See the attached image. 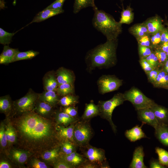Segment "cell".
Segmentation results:
<instances>
[{
  "label": "cell",
  "instance_id": "6da1fadb",
  "mask_svg": "<svg viewBox=\"0 0 168 168\" xmlns=\"http://www.w3.org/2000/svg\"><path fill=\"white\" fill-rule=\"evenodd\" d=\"M28 112L25 113L17 123L21 136L26 140L35 143L51 138L53 129L51 123L38 114Z\"/></svg>",
  "mask_w": 168,
  "mask_h": 168
},
{
  "label": "cell",
  "instance_id": "7a4b0ae2",
  "mask_svg": "<svg viewBox=\"0 0 168 168\" xmlns=\"http://www.w3.org/2000/svg\"><path fill=\"white\" fill-rule=\"evenodd\" d=\"M118 39L107 40L89 51L86 60L89 64L90 69L96 68H108L115 64Z\"/></svg>",
  "mask_w": 168,
  "mask_h": 168
},
{
  "label": "cell",
  "instance_id": "3957f363",
  "mask_svg": "<svg viewBox=\"0 0 168 168\" xmlns=\"http://www.w3.org/2000/svg\"><path fill=\"white\" fill-rule=\"evenodd\" d=\"M93 9L94 12L92 19L93 27L106 37L107 40L117 39L122 31V24L110 14L99 10L96 6Z\"/></svg>",
  "mask_w": 168,
  "mask_h": 168
},
{
  "label": "cell",
  "instance_id": "277c9868",
  "mask_svg": "<svg viewBox=\"0 0 168 168\" xmlns=\"http://www.w3.org/2000/svg\"><path fill=\"white\" fill-rule=\"evenodd\" d=\"M125 101L124 94L121 93L115 94L113 97L106 101H99L98 105L100 114L101 117L107 120L109 123L114 133L117 132L116 126L112 119L113 112L115 108L122 104Z\"/></svg>",
  "mask_w": 168,
  "mask_h": 168
},
{
  "label": "cell",
  "instance_id": "5b68a950",
  "mask_svg": "<svg viewBox=\"0 0 168 168\" xmlns=\"http://www.w3.org/2000/svg\"><path fill=\"white\" fill-rule=\"evenodd\" d=\"M87 120L76 122L73 138L75 143L81 147L87 146L93 134L92 129Z\"/></svg>",
  "mask_w": 168,
  "mask_h": 168
},
{
  "label": "cell",
  "instance_id": "8992f818",
  "mask_svg": "<svg viewBox=\"0 0 168 168\" xmlns=\"http://www.w3.org/2000/svg\"><path fill=\"white\" fill-rule=\"evenodd\" d=\"M126 100L131 102L135 109L150 108L155 103L146 96L138 88L133 87L123 94Z\"/></svg>",
  "mask_w": 168,
  "mask_h": 168
},
{
  "label": "cell",
  "instance_id": "52a82bcc",
  "mask_svg": "<svg viewBox=\"0 0 168 168\" xmlns=\"http://www.w3.org/2000/svg\"><path fill=\"white\" fill-rule=\"evenodd\" d=\"M99 92L102 94L117 90L122 85L123 80L114 75H103L98 79Z\"/></svg>",
  "mask_w": 168,
  "mask_h": 168
},
{
  "label": "cell",
  "instance_id": "ba28073f",
  "mask_svg": "<svg viewBox=\"0 0 168 168\" xmlns=\"http://www.w3.org/2000/svg\"><path fill=\"white\" fill-rule=\"evenodd\" d=\"M38 95L31 90L29 91L25 96L15 102L16 109L21 113L31 111L35 108Z\"/></svg>",
  "mask_w": 168,
  "mask_h": 168
},
{
  "label": "cell",
  "instance_id": "9c48e42d",
  "mask_svg": "<svg viewBox=\"0 0 168 168\" xmlns=\"http://www.w3.org/2000/svg\"><path fill=\"white\" fill-rule=\"evenodd\" d=\"M87 147L84 155L90 162L101 164L106 160L104 150L91 146L88 145Z\"/></svg>",
  "mask_w": 168,
  "mask_h": 168
},
{
  "label": "cell",
  "instance_id": "30bf717a",
  "mask_svg": "<svg viewBox=\"0 0 168 168\" xmlns=\"http://www.w3.org/2000/svg\"><path fill=\"white\" fill-rule=\"evenodd\" d=\"M137 111L139 120L142 123L152 126L155 129L159 124L150 108L142 109Z\"/></svg>",
  "mask_w": 168,
  "mask_h": 168
},
{
  "label": "cell",
  "instance_id": "8fae6325",
  "mask_svg": "<svg viewBox=\"0 0 168 168\" xmlns=\"http://www.w3.org/2000/svg\"><path fill=\"white\" fill-rule=\"evenodd\" d=\"M55 74L58 86L65 83L73 84L75 77L74 74L71 70L61 67L57 70Z\"/></svg>",
  "mask_w": 168,
  "mask_h": 168
},
{
  "label": "cell",
  "instance_id": "7c38bea8",
  "mask_svg": "<svg viewBox=\"0 0 168 168\" xmlns=\"http://www.w3.org/2000/svg\"><path fill=\"white\" fill-rule=\"evenodd\" d=\"M144 153L143 147L142 146L136 148L133 155V157L129 166L131 168H146L144 164L143 159Z\"/></svg>",
  "mask_w": 168,
  "mask_h": 168
},
{
  "label": "cell",
  "instance_id": "4fadbf2b",
  "mask_svg": "<svg viewBox=\"0 0 168 168\" xmlns=\"http://www.w3.org/2000/svg\"><path fill=\"white\" fill-rule=\"evenodd\" d=\"M150 109L153 112L159 124L168 125V109L156 103Z\"/></svg>",
  "mask_w": 168,
  "mask_h": 168
},
{
  "label": "cell",
  "instance_id": "5bb4252c",
  "mask_svg": "<svg viewBox=\"0 0 168 168\" xmlns=\"http://www.w3.org/2000/svg\"><path fill=\"white\" fill-rule=\"evenodd\" d=\"M144 22L147 27L149 35L154 34L164 28L162 20L157 16L151 17Z\"/></svg>",
  "mask_w": 168,
  "mask_h": 168
},
{
  "label": "cell",
  "instance_id": "9a60e30c",
  "mask_svg": "<svg viewBox=\"0 0 168 168\" xmlns=\"http://www.w3.org/2000/svg\"><path fill=\"white\" fill-rule=\"evenodd\" d=\"M54 72H47L43 77L44 88L45 91H56L58 86L56 75Z\"/></svg>",
  "mask_w": 168,
  "mask_h": 168
},
{
  "label": "cell",
  "instance_id": "2e32d148",
  "mask_svg": "<svg viewBox=\"0 0 168 168\" xmlns=\"http://www.w3.org/2000/svg\"><path fill=\"white\" fill-rule=\"evenodd\" d=\"M74 125V123L68 127L59 125L56 128L58 136L65 141H70L75 143L73 138Z\"/></svg>",
  "mask_w": 168,
  "mask_h": 168
},
{
  "label": "cell",
  "instance_id": "e0dca14e",
  "mask_svg": "<svg viewBox=\"0 0 168 168\" xmlns=\"http://www.w3.org/2000/svg\"><path fill=\"white\" fill-rule=\"evenodd\" d=\"M144 124L142 123V125L140 126L136 125L131 129L126 130L125 133V136L132 142H134L142 138H147L142 129V126Z\"/></svg>",
  "mask_w": 168,
  "mask_h": 168
},
{
  "label": "cell",
  "instance_id": "ac0fdd59",
  "mask_svg": "<svg viewBox=\"0 0 168 168\" xmlns=\"http://www.w3.org/2000/svg\"><path fill=\"white\" fill-rule=\"evenodd\" d=\"M64 12L63 10H60L45 8L39 12L34 17L31 22L27 26L33 22H39L42 21L50 17L62 13Z\"/></svg>",
  "mask_w": 168,
  "mask_h": 168
},
{
  "label": "cell",
  "instance_id": "d6986e66",
  "mask_svg": "<svg viewBox=\"0 0 168 168\" xmlns=\"http://www.w3.org/2000/svg\"><path fill=\"white\" fill-rule=\"evenodd\" d=\"M61 159L68 162L74 168L79 167L86 161V159L76 151L69 155L63 154Z\"/></svg>",
  "mask_w": 168,
  "mask_h": 168
},
{
  "label": "cell",
  "instance_id": "ffe728a7",
  "mask_svg": "<svg viewBox=\"0 0 168 168\" xmlns=\"http://www.w3.org/2000/svg\"><path fill=\"white\" fill-rule=\"evenodd\" d=\"M19 51L18 49H13L5 45L0 55V64H7L12 62L16 54Z\"/></svg>",
  "mask_w": 168,
  "mask_h": 168
},
{
  "label": "cell",
  "instance_id": "44dd1931",
  "mask_svg": "<svg viewBox=\"0 0 168 168\" xmlns=\"http://www.w3.org/2000/svg\"><path fill=\"white\" fill-rule=\"evenodd\" d=\"M155 134L161 143L168 147V125L159 124L155 129Z\"/></svg>",
  "mask_w": 168,
  "mask_h": 168
},
{
  "label": "cell",
  "instance_id": "7402d4cb",
  "mask_svg": "<svg viewBox=\"0 0 168 168\" xmlns=\"http://www.w3.org/2000/svg\"><path fill=\"white\" fill-rule=\"evenodd\" d=\"M100 114V110L98 105L91 101L85 105V110L82 118L83 120H87Z\"/></svg>",
  "mask_w": 168,
  "mask_h": 168
},
{
  "label": "cell",
  "instance_id": "603a6c76",
  "mask_svg": "<svg viewBox=\"0 0 168 168\" xmlns=\"http://www.w3.org/2000/svg\"><path fill=\"white\" fill-rule=\"evenodd\" d=\"M38 99L53 106L58 102V94L53 91H45L39 94Z\"/></svg>",
  "mask_w": 168,
  "mask_h": 168
},
{
  "label": "cell",
  "instance_id": "cb8c5ba5",
  "mask_svg": "<svg viewBox=\"0 0 168 168\" xmlns=\"http://www.w3.org/2000/svg\"><path fill=\"white\" fill-rule=\"evenodd\" d=\"M57 123L60 125L67 126L77 121L76 118L72 117L63 111L57 113L56 116Z\"/></svg>",
  "mask_w": 168,
  "mask_h": 168
},
{
  "label": "cell",
  "instance_id": "d4e9b609",
  "mask_svg": "<svg viewBox=\"0 0 168 168\" xmlns=\"http://www.w3.org/2000/svg\"><path fill=\"white\" fill-rule=\"evenodd\" d=\"M129 31L136 38L149 34L147 27L144 22L133 25L129 28Z\"/></svg>",
  "mask_w": 168,
  "mask_h": 168
},
{
  "label": "cell",
  "instance_id": "484cf974",
  "mask_svg": "<svg viewBox=\"0 0 168 168\" xmlns=\"http://www.w3.org/2000/svg\"><path fill=\"white\" fill-rule=\"evenodd\" d=\"M152 84L155 87L166 89L168 86V74L162 68L159 69L156 79Z\"/></svg>",
  "mask_w": 168,
  "mask_h": 168
},
{
  "label": "cell",
  "instance_id": "4316f807",
  "mask_svg": "<svg viewBox=\"0 0 168 168\" xmlns=\"http://www.w3.org/2000/svg\"><path fill=\"white\" fill-rule=\"evenodd\" d=\"M134 17V13L132 9L130 6H128L126 9H123L119 22L121 24H130L133 22Z\"/></svg>",
  "mask_w": 168,
  "mask_h": 168
},
{
  "label": "cell",
  "instance_id": "83f0119b",
  "mask_svg": "<svg viewBox=\"0 0 168 168\" xmlns=\"http://www.w3.org/2000/svg\"><path fill=\"white\" fill-rule=\"evenodd\" d=\"M95 6L94 0H75L73 12L77 14L83 8L89 7H93Z\"/></svg>",
  "mask_w": 168,
  "mask_h": 168
},
{
  "label": "cell",
  "instance_id": "f1b7e54d",
  "mask_svg": "<svg viewBox=\"0 0 168 168\" xmlns=\"http://www.w3.org/2000/svg\"><path fill=\"white\" fill-rule=\"evenodd\" d=\"M39 54V52L33 50L22 52L19 51L14 57L12 62L21 60L31 59L36 56Z\"/></svg>",
  "mask_w": 168,
  "mask_h": 168
},
{
  "label": "cell",
  "instance_id": "f546056e",
  "mask_svg": "<svg viewBox=\"0 0 168 168\" xmlns=\"http://www.w3.org/2000/svg\"><path fill=\"white\" fill-rule=\"evenodd\" d=\"M11 155L12 159L20 164L24 163L28 157V153L26 152L19 149L12 150Z\"/></svg>",
  "mask_w": 168,
  "mask_h": 168
},
{
  "label": "cell",
  "instance_id": "4dcf8cb0",
  "mask_svg": "<svg viewBox=\"0 0 168 168\" xmlns=\"http://www.w3.org/2000/svg\"><path fill=\"white\" fill-rule=\"evenodd\" d=\"M52 106L45 102L40 101L36 104L35 109L37 112L42 116L49 114L52 110Z\"/></svg>",
  "mask_w": 168,
  "mask_h": 168
},
{
  "label": "cell",
  "instance_id": "1f68e13d",
  "mask_svg": "<svg viewBox=\"0 0 168 168\" xmlns=\"http://www.w3.org/2000/svg\"><path fill=\"white\" fill-rule=\"evenodd\" d=\"M56 92L58 95L62 96L73 94L74 92L73 84L68 83L61 84L58 86Z\"/></svg>",
  "mask_w": 168,
  "mask_h": 168
},
{
  "label": "cell",
  "instance_id": "d6a6232c",
  "mask_svg": "<svg viewBox=\"0 0 168 168\" xmlns=\"http://www.w3.org/2000/svg\"><path fill=\"white\" fill-rule=\"evenodd\" d=\"M78 102V97L70 94L63 96L59 100L58 103L62 106L67 107L72 106L76 104Z\"/></svg>",
  "mask_w": 168,
  "mask_h": 168
},
{
  "label": "cell",
  "instance_id": "836d02e7",
  "mask_svg": "<svg viewBox=\"0 0 168 168\" xmlns=\"http://www.w3.org/2000/svg\"><path fill=\"white\" fill-rule=\"evenodd\" d=\"M155 151L161 164L166 167H168V152L162 148L157 147L155 148Z\"/></svg>",
  "mask_w": 168,
  "mask_h": 168
},
{
  "label": "cell",
  "instance_id": "e575fe53",
  "mask_svg": "<svg viewBox=\"0 0 168 168\" xmlns=\"http://www.w3.org/2000/svg\"><path fill=\"white\" fill-rule=\"evenodd\" d=\"M12 103L9 95L1 97L0 98V110L1 112L6 113L11 109Z\"/></svg>",
  "mask_w": 168,
  "mask_h": 168
},
{
  "label": "cell",
  "instance_id": "d590c367",
  "mask_svg": "<svg viewBox=\"0 0 168 168\" xmlns=\"http://www.w3.org/2000/svg\"><path fill=\"white\" fill-rule=\"evenodd\" d=\"M10 33L7 32L2 28H0V43L6 45L10 44L12 41V36L16 33Z\"/></svg>",
  "mask_w": 168,
  "mask_h": 168
},
{
  "label": "cell",
  "instance_id": "8d00e7d4",
  "mask_svg": "<svg viewBox=\"0 0 168 168\" xmlns=\"http://www.w3.org/2000/svg\"><path fill=\"white\" fill-rule=\"evenodd\" d=\"M75 143L68 140L65 141L62 143L61 150L63 155H69L76 151Z\"/></svg>",
  "mask_w": 168,
  "mask_h": 168
},
{
  "label": "cell",
  "instance_id": "74e56055",
  "mask_svg": "<svg viewBox=\"0 0 168 168\" xmlns=\"http://www.w3.org/2000/svg\"><path fill=\"white\" fill-rule=\"evenodd\" d=\"M59 149L54 148L46 151L42 155V158L46 161H54L57 159L59 155Z\"/></svg>",
  "mask_w": 168,
  "mask_h": 168
},
{
  "label": "cell",
  "instance_id": "f35d334b",
  "mask_svg": "<svg viewBox=\"0 0 168 168\" xmlns=\"http://www.w3.org/2000/svg\"><path fill=\"white\" fill-rule=\"evenodd\" d=\"M154 52L157 58L160 66L163 67L168 58L166 53L157 48H155Z\"/></svg>",
  "mask_w": 168,
  "mask_h": 168
},
{
  "label": "cell",
  "instance_id": "ab89813d",
  "mask_svg": "<svg viewBox=\"0 0 168 168\" xmlns=\"http://www.w3.org/2000/svg\"><path fill=\"white\" fill-rule=\"evenodd\" d=\"M138 45L150 47L152 48L150 35H147L136 38Z\"/></svg>",
  "mask_w": 168,
  "mask_h": 168
},
{
  "label": "cell",
  "instance_id": "60d3db41",
  "mask_svg": "<svg viewBox=\"0 0 168 168\" xmlns=\"http://www.w3.org/2000/svg\"><path fill=\"white\" fill-rule=\"evenodd\" d=\"M162 30L154 34L150 35L152 48H155L161 44V35Z\"/></svg>",
  "mask_w": 168,
  "mask_h": 168
},
{
  "label": "cell",
  "instance_id": "b9f144b4",
  "mask_svg": "<svg viewBox=\"0 0 168 168\" xmlns=\"http://www.w3.org/2000/svg\"><path fill=\"white\" fill-rule=\"evenodd\" d=\"M152 48L138 45L139 54L140 58H145L149 55L153 51Z\"/></svg>",
  "mask_w": 168,
  "mask_h": 168
},
{
  "label": "cell",
  "instance_id": "7bdbcfd3",
  "mask_svg": "<svg viewBox=\"0 0 168 168\" xmlns=\"http://www.w3.org/2000/svg\"><path fill=\"white\" fill-rule=\"evenodd\" d=\"M0 143L2 147H5L7 145V141L6 133V127L2 124L0 128Z\"/></svg>",
  "mask_w": 168,
  "mask_h": 168
},
{
  "label": "cell",
  "instance_id": "ee69618b",
  "mask_svg": "<svg viewBox=\"0 0 168 168\" xmlns=\"http://www.w3.org/2000/svg\"><path fill=\"white\" fill-rule=\"evenodd\" d=\"M153 67L155 68H158L160 66L158 62L157 57L155 55L154 51L149 55L145 58Z\"/></svg>",
  "mask_w": 168,
  "mask_h": 168
},
{
  "label": "cell",
  "instance_id": "f6af8a7d",
  "mask_svg": "<svg viewBox=\"0 0 168 168\" xmlns=\"http://www.w3.org/2000/svg\"><path fill=\"white\" fill-rule=\"evenodd\" d=\"M139 63L141 66L146 73L153 69L156 68L153 67L144 58H140Z\"/></svg>",
  "mask_w": 168,
  "mask_h": 168
},
{
  "label": "cell",
  "instance_id": "bcb514c9",
  "mask_svg": "<svg viewBox=\"0 0 168 168\" xmlns=\"http://www.w3.org/2000/svg\"><path fill=\"white\" fill-rule=\"evenodd\" d=\"M66 0H56L45 8L63 10V7Z\"/></svg>",
  "mask_w": 168,
  "mask_h": 168
},
{
  "label": "cell",
  "instance_id": "7dc6e473",
  "mask_svg": "<svg viewBox=\"0 0 168 168\" xmlns=\"http://www.w3.org/2000/svg\"><path fill=\"white\" fill-rule=\"evenodd\" d=\"M159 69L156 68L146 73L149 82L153 84L155 81L157 77Z\"/></svg>",
  "mask_w": 168,
  "mask_h": 168
},
{
  "label": "cell",
  "instance_id": "c3c4849f",
  "mask_svg": "<svg viewBox=\"0 0 168 168\" xmlns=\"http://www.w3.org/2000/svg\"><path fill=\"white\" fill-rule=\"evenodd\" d=\"M62 111L74 118H76L78 114L77 109L73 106L65 107L63 109Z\"/></svg>",
  "mask_w": 168,
  "mask_h": 168
},
{
  "label": "cell",
  "instance_id": "681fc988",
  "mask_svg": "<svg viewBox=\"0 0 168 168\" xmlns=\"http://www.w3.org/2000/svg\"><path fill=\"white\" fill-rule=\"evenodd\" d=\"M54 167L55 168H74L68 162L61 159L56 161L54 164Z\"/></svg>",
  "mask_w": 168,
  "mask_h": 168
},
{
  "label": "cell",
  "instance_id": "f907efd6",
  "mask_svg": "<svg viewBox=\"0 0 168 168\" xmlns=\"http://www.w3.org/2000/svg\"><path fill=\"white\" fill-rule=\"evenodd\" d=\"M31 165L34 168H47L48 166L44 162L36 159H33L31 162Z\"/></svg>",
  "mask_w": 168,
  "mask_h": 168
},
{
  "label": "cell",
  "instance_id": "816d5d0a",
  "mask_svg": "<svg viewBox=\"0 0 168 168\" xmlns=\"http://www.w3.org/2000/svg\"><path fill=\"white\" fill-rule=\"evenodd\" d=\"M10 130V141L9 143H13L15 142L16 139V133L14 128L11 125L8 124Z\"/></svg>",
  "mask_w": 168,
  "mask_h": 168
},
{
  "label": "cell",
  "instance_id": "f5cc1de1",
  "mask_svg": "<svg viewBox=\"0 0 168 168\" xmlns=\"http://www.w3.org/2000/svg\"><path fill=\"white\" fill-rule=\"evenodd\" d=\"M151 168H165L166 167L161 164L159 161L158 160L153 159L151 161L150 164Z\"/></svg>",
  "mask_w": 168,
  "mask_h": 168
},
{
  "label": "cell",
  "instance_id": "db71d44e",
  "mask_svg": "<svg viewBox=\"0 0 168 168\" xmlns=\"http://www.w3.org/2000/svg\"><path fill=\"white\" fill-rule=\"evenodd\" d=\"M161 43L168 42V29L164 28L162 30L161 35Z\"/></svg>",
  "mask_w": 168,
  "mask_h": 168
},
{
  "label": "cell",
  "instance_id": "11a10c76",
  "mask_svg": "<svg viewBox=\"0 0 168 168\" xmlns=\"http://www.w3.org/2000/svg\"><path fill=\"white\" fill-rule=\"evenodd\" d=\"M98 167L96 163L91 162H86L79 166L78 167L82 168H98Z\"/></svg>",
  "mask_w": 168,
  "mask_h": 168
},
{
  "label": "cell",
  "instance_id": "9f6ffc18",
  "mask_svg": "<svg viewBox=\"0 0 168 168\" xmlns=\"http://www.w3.org/2000/svg\"><path fill=\"white\" fill-rule=\"evenodd\" d=\"M158 46H159L158 47L156 48H155L158 49L166 53L168 52V42H164L162 43Z\"/></svg>",
  "mask_w": 168,
  "mask_h": 168
},
{
  "label": "cell",
  "instance_id": "6f0895ef",
  "mask_svg": "<svg viewBox=\"0 0 168 168\" xmlns=\"http://www.w3.org/2000/svg\"><path fill=\"white\" fill-rule=\"evenodd\" d=\"M11 167L10 165L7 162L4 161L0 162V168H10Z\"/></svg>",
  "mask_w": 168,
  "mask_h": 168
},
{
  "label": "cell",
  "instance_id": "680465c9",
  "mask_svg": "<svg viewBox=\"0 0 168 168\" xmlns=\"http://www.w3.org/2000/svg\"><path fill=\"white\" fill-rule=\"evenodd\" d=\"M101 166H100L101 168H110L109 166L106 163H105L103 162L101 164Z\"/></svg>",
  "mask_w": 168,
  "mask_h": 168
},
{
  "label": "cell",
  "instance_id": "91938a15",
  "mask_svg": "<svg viewBox=\"0 0 168 168\" xmlns=\"http://www.w3.org/2000/svg\"><path fill=\"white\" fill-rule=\"evenodd\" d=\"M167 68H168V58L166 61L162 68L163 69H165Z\"/></svg>",
  "mask_w": 168,
  "mask_h": 168
},
{
  "label": "cell",
  "instance_id": "94428289",
  "mask_svg": "<svg viewBox=\"0 0 168 168\" xmlns=\"http://www.w3.org/2000/svg\"><path fill=\"white\" fill-rule=\"evenodd\" d=\"M162 69L167 73L168 74V68L165 69Z\"/></svg>",
  "mask_w": 168,
  "mask_h": 168
},
{
  "label": "cell",
  "instance_id": "6125c7cd",
  "mask_svg": "<svg viewBox=\"0 0 168 168\" xmlns=\"http://www.w3.org/2000/svg\"><path fill=\"white\" fill-rule=\"evenodd\" d=\"M166 54H167V57H168V52L166 53Z\"/></svg>",
  "mask_w": 168,
  "mask_h": 168
},
{
  "label": "cell",
  "instance_id": "be15d7a7",
  "mask_svg": "<svg viewBox=\"0 0 168 168\" xmlns=\"http://www.w3.org/2000/svg\"><path fill=\"white\" fill-rule=\"evenodd\" d=\"M167 28L168 29V24H167Z\"/></svg>",
  "mask_w": 168,
  "mask_h": 168
},
{
  "label": "cell",
  "instance_id": "e7e4bbea",
  "mask_svg": "<svg viewBox=\"0 0 168 168\" xmlns=\"http://www.w3.org/2000/svg\"><path fill=\"white\" fill-rule=\"evenodd\" d=\"M168 89V86L167 87V88L166 89Z\"/></svg>",
  "mask_w": 168,
  "mask_h": 168
}]
</instances>
